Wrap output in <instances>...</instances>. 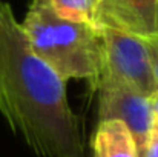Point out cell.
<instances>
[{"instance_id": "4", "label": "cell", "mask_w": 158, "mask_h": 157, "mask_svg": "<svg viewBox=\"0 0 158 157\" xmlns=\"http://www.w3.org/2000/svg\"><path fill=\"white\" fill-rule=\"evenodd\" d=\"M98 91V116L102 120L123 122L137 145L138 154L146 146L152 126V111L144 94L127 83L102 79L94 86Z\"/></svg>"}, {"instance_id": "8", "label": "cell", "mask_w": 158, "mask_h": 157, "mask_svg": "<svg viewBox=\"0 0 158 157\" xmlns=\"http://www.w3.org/2000/svg\"><path fill=\"white\" fill-rule=\"evenodd\" d=\"M140 157H158V117L155 116H152V126H151L149 139Z\"/></svg>"}, {"instance_id": "6", "label": "cell", "mask_w": 158, "mask_h": 157, "mask_svg": "<svg viewBox=\"0 0 158 157\" xmlns=\"http://www.w3.org/2000/svg\"><path fill=\"white\" fill-rule=\"evenodd\" d=\"M92 153L94 157H140L129 128L120 120L98 122Z\"/></svg>"}, {"instance_id": "3", "label": "cell", "mask_w": 158, "mask_h": 157, "mask_svg": "<svg viewBox=\"0 0 158 157\" xmlns=\"http://www.w3.org/2000/svg\"><path fill=\"white\" fill-rule=\"evenodd\" d=\"M95 29L98 31L102 45V69L97 82L102 79L123 82L146 97L158 89L143 39L114 28Z\"/></svg>"}, {"instance_id": "1", "label": "cell", "mask_w": 158, "mask_h": 157, "mask_svg": "<svg viewBox=\"0 0 158 157\" xmlns=\"http://www.w3.org/2000/svg\"><path fill=\"white\" fill-rule=\"evenodd\" d=\"M0 112L40 157H86L66 82L29 46L9 5L0 2Z\"/></svg>"}, {"instance_id": "9", "label": "cell", "mask_w": 158, "mask_h": 157, "mask_svg": "<svg viewBox=\"0 0 158 157\" xmlns=\"http://www.w3.org/2000/svg\"><path fill=\"white\" fill-rule=\"evenodd\" d=\"M143 40H144L148 52H149V59H151L154 77H155L157 85H158V34L157 36H152V37H148V39H143Z\"/></svg>"}, {"instance_id": "10", "label": "cell", "mask_w": 158, "mask_h": 157, "mask_svg": "<svg viewBox=\"0 0 158 157\" xmlns=\"http://www.w3.org/2000/svg\"><path fill=\"white\" fill-rule=\"evenodd\" d=\"M148 100H149V106H151L152 116L158 117V89H155V91L148 97Z\"/></svg>"}, {"instance_id": "7", "label": "cell", "mask_w": 158, "mask_h": 157, "mask_svg": "<svg viewBox=\"0 0 158 157\" xmlns=\"http://www.w3.org/2000/svg\"><path fill=\"white\" fill-rule=\"evenodd\" d=\"M55 12L64 19L92 25L95 0H51Z\"/></svg>"}, {"instance_id": "2", "label": "cell", "mask_w": 158, "mask_h": 157, "mask_svg": "<svg viewBox=\"0 0 158 157\" xmlns=\"http://www.w3.org/2000/svg\"><path fill=\"white\" fill-rule=\"evenodd\" d=\"M20 25L34 54L61 80L85 79L95 85L102 69V45L92 25L58 15L51 0H31Z\"/></svg>"}, {"instance_id": "5", "label": "cell", "mask_w": 158, "mask_h": 157, "mask_svg": "<svg viewBox=\"0 0 158 157\" xmlns=\"http://www.w3.org/2000/svg\"><path fill=\"white\" fill-rule=\"evenodd\" d=\"M94 28H114L140 39L158 34V0H95Z\"/></svg>"}]
</instances>
